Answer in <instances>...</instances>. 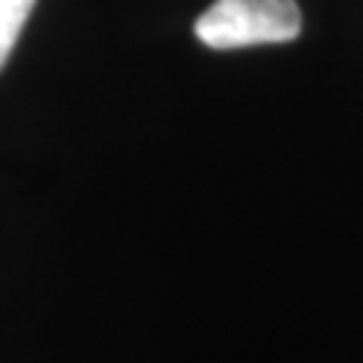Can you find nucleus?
I'll list each match as a JSON object with an SVG mask.
<instances>
[{
	"label": "nucleus",
	"mask_w": 363,
	"mask_h": 363,
	"mask_svg": "<svg viewBox=\"0 0 363 363\" xmlns=\"http://www.w3.org/2000/svg\"><path fill=\"white\" fill-rule=\"evenodd\" d=\"M196 38L210 49L288 43L301 33L296 0H213L196 19Z\"/></svg>",
	"instance_id": "obj_1"
},
{
	"label": "nucleus",
	"mask_w": 363,
	"mask_h": 363,
	"mask_svg": "<svg viewBox=\"0 0 363 363\" xmlns=\"http://www.w3.org/2000/svg\"><path fill=\"white\" fill-rule=\"evenodd\" d=\"M35 0H0V70L9 62Z\"/></svg>",
	"instance_id": "obj_2"
}]
</instances>
